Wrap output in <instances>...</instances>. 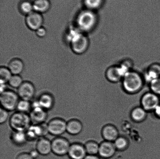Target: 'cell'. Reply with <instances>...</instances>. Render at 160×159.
<instances>
[{
	"label": "cell",
	"mask_w": 160,
	"mask_h": 159,
	"mask_svg": "<svg viewBox=\"0 0 160 159\" xmlns=\"http://www.w3.org/2000/svg\"><path fill=\"white\" fill-rule=\"evenodd\" d=\"M122 87L126 92L135 94L139 92L144 87V81L140 75L129 71L122 79Z\"/></svg>",
	"instance_id": "1"
},
{
	"label": "cell",
	"mask_w": 160,
	"mask_h": 159,
	"mask_svg": "<svg viewBox=\"0 0 160 159\" xmlns=\"http://www.w3.org/2000/svg\"><path fill=\"white\" fill-rule=\"evenodd\" d=\"M31 122L29 116L26 113L17 112L11 117L9 124L15 131L25 132L30 126Z\"/></svg>",
	"instance_id": "2"
},
{
	"label": "cell",
	"mask_w": 160,
	"mask_h": 159,
	"mask_svg": "<svg viewBox=\"0 0 160 159\" xmlns=\"http://www.w3.org/2000/svg\"><path fill=\"white\" fill-rule=\"evenodd\" d=\"M17 93L11 90H6L1 93L0 102L2 108L8 111L16 110L19 100Z\"/></svg>",
	"instance_id": "3"
},
{
	"label": "cell",
	"mask_w": 160,
	"mask_h": 159,
	"mask_svg": "<svg viewBox=\"0 0 160 159\" xmlns=\"http://www.w3.org/2000/svg\"><path fill=\"white\" fill-rule=\"evenodd\" d=\"M97 18L95 13L91 10L83 11L78 17V27L81 30L88 31L91 30L96 23Z\"/></svg>",
	"instance_id": "4"
},
{
	"label": "cell",
	"mask_w": 160,
	"mask_h": 159,
	"mask_svg": "<svg viewBox=\"0 0 160 159\" xmlns=\"http://www.w3.org/2000/svg\"><path fill=\"white\" fill-rule=\"evenodd\" d=\"M70 41L72 49L77 54H83L88 46V40L87 37L79 32H76L75 35H72Z\"/></svg>",
	"instance_id": "5"
},
{
	"label": "cell",
	"mask_w": 160,
	"mask_h": 159,
	"mask_svg": "<svg viewBox=\"0 0 160 159\" xmlns=\"http://www.w3.org/2000/svg\"><path fill=\"white\" fill-rule=\"evenodd\" d=\"M160 104V96L151 91L143 95L141 100V106L147 112H152Z\"/></svg>",
	"instance_id": "6"
},
{
	"label": "cell",
	"mask_w": 160,
	"mask_h": 159,
	"mask_svg": "<svg viewBox=\"0 0 160 159\" xmlns=\"http://www.w3.org/2000/svg\"><path fill=\"white\" fill-rule=\"evenodd\" d=\"M67 124L63 119L54 118L47 124L48 133L54 136H60L67 132Z\"/></svg>",
	"instance_id": "7"
},
{
	"label": "cell",
	"mask_w": 160,
	"mask_h": 159,
	"mask_svg": "<svg viewBox=\"0 0 160 159\" xmlns=\"http://www.w3.org/2000/svg\"><path fill=\"white\" fill-rule=\"evenodd\" d=\"M70 145L66 138L58 137L52 141V152L55 155L63 156L68 154Z\"/></svg>",
	"instance_id": "8"
},
{
	"label": "cell",
	"mask_w": 160,
	"mask_h": 159,
	"mask_svg": "<svg viewBox=\"0 0 160 159\" xmlns=\"http://www.w3.org/2000/svg\"><path fill=\"white\" fill-rule=\"evenodd\" d=\"M46 110L39 105L37 101L32 104V111L30 115L31 122L34 125L44 124L47 118Z\"/></svg>",
	"instance_id": "9"
},
{
	"label": "cell",
	"mask_w": 160,
	"mask_h": 159,
	"mask_svg": "<svg viewBox=\"0 0 160 159\" xmlns=\"http://www.w3.org/2000/svg\"><path fill=\"white\" fill-rule=\"evenodd\" d=\"M48 133L47 124H40L30 126L26 133L28 138L30 139H34L38 138H42Z\"/></svg>",
	"instance_id": "10"
},
{
	"label": "cell",
	"mask_w": 160,
	"mask_h": 159,
	"mask_svg": "<svg viewBox=\"0 0 160 159\" xmlns=\"http://www.w3.org/2000/svg\"><path fill=\"white\" fill-rule=\"evenodd\" d=\"M17 93L22 100L30 101L33 99L35 95V87L30 82H23L18 88Z\"/></svg>",
	"instance_id": "11"
},
{
	"label": "cell",
	"mask_w": 160,
	"mask_h": 159,
	"mask_svg": "<svg viewBox=\"0 0 160 159\" xmlns=\"http://www.w3.org/2000/svg\"><path fill=\"white\" fill-rule=\"evenodd\" d=\"M117 151L113 142L104 141L99 144L98 156L102 159L111 158L115 155Z\"/></svg>",
	"instance_id": "12"
},
{
	"label": "cell",
	"mask_w": 160,
	"mask_h": 159,
	"mask_svg": "<svg viewBox=\"0 0 160 159\" xmlns=\"http://www.w3.org/2000/svg\"><path fill=\"white\" fill-rule=\"evenodd\" d=\"M26 23L30 29L36 31L42 27L43 18L41 13L33 11L27 16Z\"/></svg>",
	"instance_id": "13"
},
{
	"label": "cell",
	"mask_w": 160,
	"mask_h": 159,
	"mask_svg": "<svg viewBox=\"0 0 160 159\" xmlns=\"http://www.w3.org/2000/svg\"><path fill=\"white\" fill-rule=\"evenodd\" d=\"M68 155L71 159H84L87 154L84 144L75 143L70 145Z\"/></svg>",
	"instance_id": "14"
},
{
	"label": "cell",
	"mask_w": 160,
	"mask_h": 159,
	"mask_svg": "<svg viewBox=\"0 0 160 159\" xmlns=\"http://www.w3.org/2000/svg\"><path fill=\"white\" fill-rule=\"evenodd\" d=\"M102 137L104 141L114 142L119 137L118 130L112 124H107L102 130Z\"/></svg>",
	"instance_id": "15"
},
{
	"label": "cell",
	"mask_w": 160,
	"mask_h": 159,
	"mask_svg": "<svg viewBox=\"0 0 160 159\" xmlns=\"http://www.w3.org/2000/svg\"><path fill=\"white\" fill-rule=\"evenodd\" d=\"M36 149L42 155H48L52 152V142L45 138L39 139L36 145Z\"/></svg>",
	"instance_id": "16"
},
{
	"label": "cell",
	"mask_w": 160,
	"mask_h": 159,
	"mask_svg": "<svg viewBox=\"0 0 160 159\" xmlns=\"http://www.w3.org/2000/svg\"><path fill=\"white\" fill-rule=\"evenodd\" d=\"M83 129V124L79 120L71 119L67 123V132L70 135H79L82 131Z\"/></svg>",
	"instance_id": "17"
},
{
	"label": "cell",
	"mask_w": 160,
	"mask_h": 159,
	"mask_svg": "<svg viewBox=\"0 0 160 159\" xmlns=\"http://www.w3.org/2000/svg\"><path fill=\"white\" fill-rule=\"evenodd\" d=\"M38 102L39 105L45 110H51L54 106V97L49 93H45L42 94L39 98Z\"/></svg>",
	"instance_id": "18"
},
{
	"label": "cell",
	"mask_w": 160,
	"mask_h": 159,
	"mask_svg": "<svg viewBox=\"0 0 160 159\" xmlns=\"http://www.w3.org/2000/svg\"><path fill=\"white\" fill-rule=\"evenodd\" d=\"M148 112L141 106L133 109L131 113V116L133 121L136 122H142L146 119Z\"/></svg>",
	"instance_id": "19"
},
{
	"label": "cell",
	"mask_w": 160,
	"mask_h": 159,
	"mask_svg": "<svg viewBox=\"0 0 160 159\" xmlns=\"http://www.w3.org/2000/svg\"><path fill=\"white\" fill-rule=\"evenodd\" d=\"M160 77V66L159 65H153L150 67L149 69L145 75V82H148L149 85L152 82Z\"/></svg>",
	"instance_id": "20"
},
{
	"label": "cell",
	"mask_w": 160,
	"mask_h": 159,
	"mask_svg": "<svg viewBox=\"0 0 160 159\" xmlns=\"http://www.w3.org/2000/svg\"><path fill=\"white\" fill-rule=\"evenodd\" d=\"M34 12L42 13L46 12L51 7L49 0H35L33 3Z\"/></svg>",
	"instance_id": "21"
},
{
	"label": "cell",
	"mask_w": 160,
	"mask_h": 159,
	"mask_svg": "<svg viewBox=\"0 0 160 159\" xmlns=\"http://www.w3.org/2000/svg\"><path fill=\"white\" fill-rule=\"evenodd\" d=\"M106 78L109 82L112 83H117L122 79L118 67L110 68L106 73Z\"/></svg>",
	"instance_id": "22"
},
{
	"label": "cell",
	"mask_w": 160,
	"mask_h": 159,
	"mask_svg": "<svg viewBox=\"0 0 160 159\" xmlns=\"http://www.w3.org/2000/svg\"><path fill=\"white\" fill-rule=\"evenodd\" d=\"M8 68L12 75H19L23 71L24 64L20 59H13L9 63Z\"/></svg>",
	"instance_id": "23"
},
{
	"label": "cell",
	"mask_w": 160,
	"mask_h": 159,
	"mask_svg": "<svg viewBox=\"0 0 160 159\" xmlns=\"http://www.w3.org/2000/svg\"><path fill=\"white\" fill-rule=\"evenodd\" d=\"M84 146L87 155H98L99 144L96 142L90 141L84 143Z\"/></svg>",
	"instance_id": "24"
},
{
	"label": "cell",
	"mask_w": 160,
	"mask_h": 159,
	"mask_svg": "<svg viewBox=\"0 0 160 159\" xmlns=\"http://www.w3.org/2000/svg\"><path fill=\"white\" fill-rule=\"evenodd\" d=\"M11 137L12 142L17 145H22L25 144L28 140L27 137L25 132L14 131Z\"/></svg>",
	"instance_id": "25"
},
{
	"label": "cell",
	"mask_w": 160,
	"mask_h": 159,
	"mask_svg": "<svg viewBox=\"0 0 160 159\" xmlns=\"http://www.w3.org/2000/svg\"><path fill=\"white\" fill-rule=\"evenodd\" d=\"M113 143L118 151L125 150L128 147L129 145L128 140L124 137L122 136H119Z\"/></svg>",
	"instance_id": "26"
},
{
	"label": "cell",
	"mask_w": 160,
	"mask_h": 159,
	"mask_svg": "<svg viewBox=\"0 0 160 159\" xmlns=\"http://www.w3.org/2000/svg\"><path fill=\"white\" fill-rule=\"evenodd\" d=\"M12 74L8 68L2 67L0 68V82L5 84L8 82Z\"/></svg>",
	"instance_id": "27"
},
{
	"label": "cell",
	"mask_w": 160,
	"mask_h": 159,
	"mask_svg": "<svg viewBox=\"0 0 160 159\" xmlns=\"http://www.w3.org/2000/svg\"><path fill=\"white\" fill-rule=\"evenodd\" d=\"M32 108V104L30 101L22 100H20L17 105L16 110L18 112L26 113Z\"/></svg>",
	"instance_id": "28"
},
{
	"label": "cell",
	"mask_w": 160,
	"mask_h": 159,
	"mask_svg": "<svg viewBox=\"0 0 160 159\" xmlns=\"http://www.w3.org/2000/svg\"><path fill=\"white\" fill-rule=\"evenodd\" d=\"M20 9L22 13L28 15L33 12V3L28 1H25L20 3Z\"/></svg>",
	"instance_id": "29"
},
{
	"label": "cell",
	"mask_w": 160,
	"mask_h": 159,
	"mask_svg": "<svg viewBox=\"0 0 160 159\" xmlns=\"http://www.w3.org/2000/svg\"><path fill=\"white\" fill-rule=\"evenodd\" d=\"M103 0H84L85 5L89 10L98 8L102 4Z\"/></svg>",
	"instance_id": "30"
},
{
	"label": "cell",
	"mask_w": 160,
	"mask_h": 159,
	"mask_svg": "<svg viewBox=\"0 0 160 159\" xmlns=\"http://www.w3.org/2000/svg\"><path fill=\"white\" fill-rule=\"evenodd\" d=\"M8 83L12 88H18L23 83V82L22 79L19 75H12Z\"/></svg>",
	"instance_id": "31"
},
{
	"label": "cell",
	"mask_w": 160,
	"mask_h": 159,
	"mask_svg": "<svg viewBox=\"0 0 160 159\" xmlns=\"http://www.w3.org/2000/svg\"><path fill=\"white\" fill-rule=\"evenodd\" d=\"M149 86L150 91L160 96V77L152 82Z\"/></svg>",
	"instance_id": "32"
},
{
	"label": "cell",
	"mask_w": 160,
	"mask_h": 159,
	"mask_svg": "<svg viewBox=\"0 0 160 159\" xmlns=\"http://www.w3.org/2000/svg\"><path fill=\"white\" fill-rule=\"evenodd\" d=\"M8 111L1 107L0 110V123L3 124L7 121L9 117Z\"/></svg>",
	"instance_id": "33"
},
{
	"label": "cell",
	"mask_w": 160,
	"mask_h": 159,
	"mask_svg": "<svg viewBox=\"0 0 160 159\" xmlns=\"http://www.w3.org/2000/svg\"><path fill=\"white\" fill-rule=\"evenodd\" d=\"M36 31V34L38 37H43L46 36L47 34V31L44 28L41 27L38 29H37Z\"/></svg>",
	"instance_id": "34"
},
{
	"label": "cell",
	"mask_w": 160,
	"mask_h": 159,
	"mask_svg": "<svg viewBox=\"0 0 160 159\" xmlns=\"http://www.w3.org/2000/svg\"><path fill=\"white\" fill-rule=\"evenodd\" d=\"M16 159H34L29 153H22L17 156Z\"/></svg>",
	"instance_id": "35"
},
{
	"label": "cell",
	"mask_w": 160,
	"mask_h": 159,
	"mask_svg": "<svg viewBox=\"0 0 160 159\" xmlns=\"http://www.w3.org/2000/svg\"><path fill=\"white\" fill-rule=\"evenodd\" d=\"M29 153L34 159L37 158L38 157L39 155H40L36 149L35 150L31 151Z\"/></svg>",
	"instance_id": "36"
},
{
	"label": "cell",
	"mask_w": 160,
	"mask_h": 159,
	"mask_svg": "<svg viewBox=\"0 0 160 159\" xmlns=\"http://www.w3.org/2000/svg\"><path fill=\"white\" fill-rule=\"evenodd\" d=\"M153 112L155 115L160 119V104L156 107Z\"/></svg>",
	"instance_id": "37"
},
{
	"label": "cell",
	"mask_w": 160,
	"mask_h": 159,
	"mask_svg": "<svg viewBox=\"0 0 160 159\" xmlns=\"http://www.w3.org/2000/svg\"><path fill=\"white\" fill-rule=\"evenodd\" d=\"M84 159H102L98 155H87Z\"/></svg>",
	"instance_id": "38"
}]
</instances>
